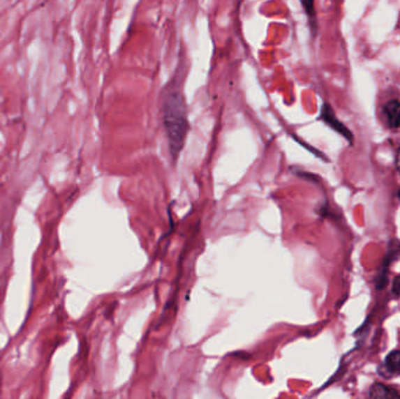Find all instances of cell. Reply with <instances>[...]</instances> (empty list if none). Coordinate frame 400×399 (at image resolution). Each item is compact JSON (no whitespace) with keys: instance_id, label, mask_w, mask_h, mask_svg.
Masks as SVG:
<instances>
[{"instance_id":"1","label":"cell","mask_w":400,"mask_h":399,"mask_svg":"<svg viewBox=\"0 0 400 399\" xmlns=\"http://www.w3.org/2000/svg\"><path fill=\"white\" fill-rule=\"evenodd\" d=\"M182 77L184 75L182 74L181 67H178L175 75L163 89L161 101L163 126L173 162H176L181 155L190 131L188 103L183 93Z\"/></svg>"},{"instance_id":"2","label":"cell","mask_w":400,"mask_h":399,"mask_svg":"<svg viewBox=\"0 0 400 399\" xmlns=\"http://www.w3.org/2000/svg\"><path fill=\"white\" fill-rule=\"evenodd\" d=\"M321 117L325 123L329 124V126L334 128L335 130L339 131V133L344 135V136L350 137L349 131L346 130V128L343 127L342 124L336 120L335 115L332 113V109L330 108V105H327V103H325V105H323V108H322Z\"/></svg>"},{"instance_id":"3","label":"cell","mask_w":400,"mask_h":399,"mask_svg":"<svg viewBox=\"0 0 400 399\" xmlns=\"http://www.w3.org/2000/svg\"><path fill=\"white\" fill-rule=\"evenodd\" d=\"M384 113H385L386 119L389 122L390 127L399 128L400 127V102L391 101L385 105L384 108Z\"/></svg>"},{"instance_id":"4","label":"cell","mask_w":400,"mask_h":399,"mask_svg":"<svg viewBox=\"0 0 400 399\" xmlns=\"http://www.w3.org/2000/svg\"><path fill=\"white\" fill-rule=\"evenodd\" d=\"M371 398H399L400 395L396 390L383 384H376L370 390Z\"/></svg>"},{"instance_id":"5","label":"cell","mask_w":400,"mask_h":399,"mask_svg":"<svg viewBox=\"0 0 400 399\" xmlns=\"http://www.w3.org/2000/svg\"><path fill=\"white\" fill-rule=\"evenodd\" d=\"M385 367L391 374H400V350L391 352L386 357Z\"/></svg>"},{"instance_id":"6","label":"cell","mask_w":400,"mask_h":399,"mask_svg":"<svg viewBox=\"0 0 400 399\" xmlns=\"http://www.w3.org/2000/svg\"><path fill=\"white\" fill-rule=\"evenodd\" d=\"M302 3L303 8H304V12L306 15L309 17L310 22H314L315 20V0H301Z\"/></svg>"},{"instance_id":"7","label":"cell","mask_w":400,"mask_h":399,"mask_svg":"<svg viewBox=\"0 0 400 399\" xmlns=\"http://www.w3.org/2000/svg\"><path fill=\"white\" fill-rule=\"evenodd\" d=\"M393 292H394V294L400 295V276H397L393 281Z\"/></svg>"},{"instance_id":"8","label":"cell","mask_w":400,"mask_h":399,"mask_svg":"<svg viewBox=\"0 0 400 399\" xmlns=\"http://www.w3.org/2000/svg\"><path fill=\"white\" fill-rule=\"evenodd\" d=\"M397 167H398V170L400 171V149L399 151H398V153H397Z\"/></svg>"},{"instance_id":"9","label":"cell","mask_w":400,"mask_h":399,"mask_svg":"<svg viewBox=\"0 0 400 399\" xmlns=\"http://www.w3.org/2000/svg\"><path fill=\"white\" fill-rule=\"evenodd\" d=\"M398 196H399V198H400V190H399V193H398Z\"/></svg>"}]
</instances>
